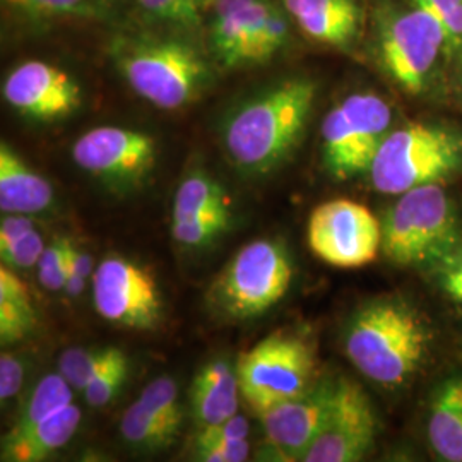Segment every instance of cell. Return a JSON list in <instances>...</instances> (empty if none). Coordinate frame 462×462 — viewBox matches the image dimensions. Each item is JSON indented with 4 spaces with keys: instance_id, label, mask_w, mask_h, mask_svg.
I'll use <instances>...</instances> for the list:
<instances>
[{
    "instance_id": "obj_1",
    "label": "cell",
    "mask_w": 462,
    "mask_h": 462,
    "mask_svg": "<svg viewBox=\"0 0 462 462\" xmlns=\"http://www.w3.org/2000/svg\"><path fill=\"white\" fill-rule=\"evenodd\" d=\"M315 95L314 81L291 78L240 105L223 127V144L231 163L250 175H265L278 168L297 148Z\"/></svg>"
},
{
    "instance_id": "obj_2",
    "label": "cell",
    "mask_w": 462,
    "mask_h": 462,
    "mask_svg": "<svg viewBox=\"0 0 462 462\" xmlns=\"http://www.w3.org/2000/svg\"><path fill=\"white\" fill-rule=\"evenodd\" d=\"M430 332L406 301L383 298L362 307L349 322L345 351L366 379L397 387L425 362Z\"/></svg>"
},
{
    "instance_id": "obj_3",
    "label": "cell",
    "mask_w": 462,
    "mask_h": 462,
    "mask_svg": "<svg viewBox=\"0 0 462 462\" xmlns=\"http://www.w3.org/2000/svg\"><path fill=\"white\" fill-rule=\"evenodd\" d=\"M116 55L118 69L134 91L163 110L189 105L209 81L204 57L179 38H127L118 43Z\"/></svg>"
},
{
    "instance_id": "obj_4",
    "label": "cell",
    "mask_w": 462,
    "mask_h": 462,
    "mask_svg": "<svg viewBox=\"0 0 462 462\" xmlns=\"http://www.w3.org/2000/svg\"><path fill=\"white\" fill-rule=\"evenodd\" d=\"M457 244V215L439 183L401 194L382 221V252L393 264L414 267L450 261Z\"/></svg>"
},
{
    "instance_id": "obj_5",
    "label": "cell",
    "mask_w": 462,
    "mask_h": 462,
    "mask_svg": "<svg viewBox=\"0 0 462 462\" xmlns=\"http://www.w3.org/2000/svg\"><path fill=\"white\" fill-rule=\"evenodd\" d=\"M461 166L462 134L420 122L387 134L368 173L375 190L401 196L439 183Z\"/></svg>"
},
{
    "instance_id": "obj_6",
    "label": "cell",
    "mask_w": 462,
    "mask_h": 462,
    "mask_svg": "<svg viewBox=\"0 0 462 462\" xmlns=\"http://www.w3.org/2000/svg\"><path fill=\"white\" fill-rule=\"evenodd\" d=\"M291 280L288 250L274 240H255L233 255L211 286L209 297L221 314L245 320L280 303Z\"/></svg>"
},
{
    "instance_id": "obj_7",
    "label": "cell",
    "mask_w": 462,
    "mask_h": 462,
    "mask_svg": "<svg viewBox=\"0 0 462 462\" xmlns=\"http://www.w3.org/2000/svg\"><path fill=\"white\" fill-rule=\"evenodd\" d=\"M209 36L221 66H255L286 47L290 16L273 0H215Z\"/></svg>"
},
{
    "instance_id": "obj_8",
    "label": "cell",
    "mask_w": 462,
    "mask_h": 462,
    "mask_svg": "<svg viewBox=\"0 0 462 462\" xmlns=\"http://www.w3.org/2000/svg\"><path fill=\"white\" fill-rule=\"evenodd\" d=\"M315 370L312 346L284 332L250 347L236 364L240 393L255 414L305 393L315 382Z\"/></svg>"
},
{
    "instance_id": "obj_9",
    "label": "cell",
    "mask_w": 462,
    "mask_h": 462,
    "mask_svg": "<svg viewBox=\"0 0 462 462\" xmlns=\"http://www.w3.org/2000/svg\"><path fill=\"white\" fill-rule=\"evenodd\" d=\"M391 120V106L374 93H356L336 105L322 122V154L330 175L347 180L370 171Z\"/></svg>"
},
{
    "instance_id": "obj_10",
    "label": "cell",
    "mask_w": 462,
    "mask_h": 462,
    "mask_svg": "<svg viewBox=\"0 0 462 462\" xmlns=\"http://www.w3.org/2000/svg\"><path fill=\"white\" fill-rule=\"evenodd\" d=\"M307 236L315 255L339 269L368 265L382 252V223L366 206L347 199L317 206Z\"/></svg>"
},
{
    "instance_id": "obj_11",
    "label": "cell",
    "mask_w": 462,
    "mask_h": 462,
    "mask_svg": "<svg viewBox=\"0 0 462 462\" xmlns=\"http://www.w3.org/2000/svg\"><path fill=\"white\" fill-rule=\"evenodd\" d=\"M444 49L446 34L440 23L414 4L411 9L389 17L380 32L382 66L411 95L423 91Z\"/></svg>"
},
{
    "instance_id": "obj_12",
    "label": "cell",
    "mask_w": 462,
    "mask_h": 462,
    "mask_svg": "<svg viewBox=\"0 0 462 462\" xmlns=\"http://www.w3.org/2000/svg\"><path fill=\"white\" fill-rule=\"evenodd\" d=\"M93 300L105 320L129 329H152L163 315V298L154 276L120 255L103 259L95 269Z\"/></svg>"
},
{
    "instance_id": "obj_13",
    "label": "cell",
    "mask_w": 462,
    "mask_h": 462,
    "mask_svg": "<svg viewBox=\"0 0 462 462\" xmlns=\"http://www.w3.org/2000/svg\"><path fill=\"white\" fill-rule=\"evenodd\" d=\"M72 158L81 170L112 189H133L154 166L156 141L141 131L103 125L74 143Z\"/></svg>"
},
{
    "instance_id": "obj_14",
    "label": "cell",
    "mask_w": 462,
    "mask_h": 462,
    "mask_svg": "<svg viewBox=\"0 0 462 462\" xmlns=\"http://www.w3.org/2000/svg\"><path fill=\"white\" fill-rule=\"evenodd\" d=\"M377 416L370 397L353 380H337L328 421L303 462H356L375 446Z\"/></svg>"
},
{
    "instance_id": "obj_15",
    "label": "cell",
    "mask_w": 462,
    "mask_h": 462,
    "mask_svg": "<svg viewBox=\"0 0 462 462\" xmlns=\"http://www.w3.org/2000/svg\"><path fill=\"white\" fill-rule=\"evenodd\" d=\"M337 380L314 382L305 393L257 413L265 437L282 461H303L324 429Z\"/></svg>"
},
{
    "instance_id": "obj_16",
    "label": "cell",
    "mask_w": 462,
    "mask_h": 462,
    "mask_svg": "<svg viewBox=\"0 0 462 462\" xmlns=\"http://www.w3.org/2000/svg\"><path fill=\"white\" fill-rule=\"evenodd\" d=\"M2 93L21 116L51 122L70 116L81 106V86L64 69L42 60L19 64L5 78Z\"/></svg>"
},
{
    "instance_id": "obj_17",
    "label": "cell",
    "mask_w": 462,
    "mask_h": 462,
    "mask_svg": "<svg viewBox=\"0 0 462 462\" xmlns=\"http://www.w3.org/2000/svg\"><path fill=\"white\" fill-rule=\"evenodd\" d=\"M298 28L322 45L346 47L360 32L358 0H282Z\"/></svg>"
},
{
    "instance_id": "obj_18",
    "label": "cell",
    "mask_w": 462,
    "mask_h": 462,
    "mask_svg": "<svg viewBox=\"0 0 462 462\" xmlns=\"http://www.w3.org/2000/svg\"><path fill=\"white\" fill-rule=\"evenodd\" d=\"M238 374L230 362L213 360L204 365L190 385V413L198 430L238 414Z\"/></svg>"
},
{
    "instance_id": "obj_19",
    "label": "cell",
    "mask_w": 462,
    "mask_h": 462,
    "mask_svg": "<svg viewBox=\"0 0 462 462\" xmlns=\"http://www.w3.org/2000/svg\"><path fill=\"white\" fill-rule=\"evenodd\" d=\"M55 194L7 143L0 144V209L4 215H40L53 206Z\"/></svg>"
},
{
    "instance_id": "obj_20",
    "label": "cell",
    "mask_w": 462,
    "mask_h": 462,
    "mask_svg": "<svg viewBox=\"0 0 462 462\" xmlns=\"http://www.w3.org/2000/svg\"><path fill=\"white\" fill-rule=\"evenodd\" d=\"M81 410L72 402L33 429L19 435H5L2 439V461H45L69 444L81 425Z\"/></svg>"
},
{
    "instance_id": "obj_21",
    "label": "cell",
    "mask_w": 462,
    "mask_h": 462,
    "mask_svg": "<svg viewBox=\"0 0 462 462\" xmlns=\"http://www.w3.org/2000/svg\"><path fill=\"white\" fill-rule=\"evenodd\" d=\"M429 442L447 462H462V375L447 379L430 404Z\"/></svg>"
},
{
    "instance_id": "obj_22",
    "label": "cell",
    "mask_w": 462,
    "mask_h": 462,
    "mask_svg": "<svg viewBox=\"0 0 462 462\" xmlns=\"http://www.w3.org/2000/svg\"><path fill=\"white\" fill-rule=\"evenodd\" d=\"M38 314L24 281L9 265H0V341L13 345L33 334Z\"/></svg>"
},
{
    "instance_id": "obj_23",
    "label": "cell",
    "mask_w": 462,
    "mask_h": 462,
    "mask_svg": "<svg viewBox=\"0 0 462 462\" xmlns=\"http://www.w3.org/2000/svg\"><path fill=\"white\" fill-rule=\"evenodd\" d=\"M69 404H72L70 383L60 374L45 375L21 402L16 420L7 435H19L33 429Z\"/></svg>"
},
{
    "instance_id": "obj_24",
    "label": "cell",
    "mask_w": 462,
    "mask_h": 462,
    "mask_svg": "<svg viewBox=\"0 0 462 462\" xmlns=\"http://www.w3.org/2000/svg\"><path fill=\"white\" fill-rule=\"evenodd\" d=\"M180 429L166 423L158 414L137 399L131 404L120 421V433L124 440L141 452H162L173 446Z\"/></svg>"
},
{
    "instance_id": "obj_25",
    "label": "cell",
    "mask_w": 462,
    "mask_h": 462,
    "mask_svg": "<svg viewBox=\"0 0 462 462\" xmlns=\"http://www.w3.org/2000/svg\"><path fill=\"white\" fill-rule=\"evenodd\" d=\"M230 209L228 194L204 171H194L183 179L173 202V221Z\"/></svg>"
},
{
    "instance_id": "obj_26",
    "label": "cell",
    "mask_w": 462,
    "mask_h": 462,
    "mask_svg": "<svg viewBox=\"0 0 462 462\" xmlns=\"http://www.w3.org/2000/svg\"><path fill=\"white\" fill-rule=\"evenodd\" d=\"M122 358H125V353L118 347L67 349L59 360V374L70 383L72 389L83 393L93 380Z\"/></svg>"
},
{
    "instance_id": "obj_27",
    "label": "cell",
    "mask_w": 462,
    "mask_h": 462,
    "mask_svg": "<svg viewBox=\"0 0 462 462\" xmlns=\"http://www.w3.org/2000/svg\"><path fill=\"white\" fill-rule=\"evenodd\" d=\"M9 7L33 19H103L110 0H4Z\"/></svg>"
},
{
    "instance_id": "obj_28",
    "label": "cell",
    "mask_w": 462,
    "mask_h": 462,
    "mask_svg": "<svg viewBox=\"0 0 462 462\" xmlns=\"http://www.w3.org/2000/svg\"><path fill=\"white\" fill-rule=\"evenodd\" d=\"M231 211H217L209 215L194 216L187 219H175L171 233L173 238L185 247H202L211 244L221 233L230 228Z\"/></svg>"
},
{
    "instance_id": "obj_29",
    "label": "cell",
    "mask_w": 462,
    "mask_h": 462,
    "mask_svg": "<svg viewBox=\"0 0 462 462\" xmlns=\"http://www.w3.org/2000/svg\"><path fill=\"white\" fill-rule=\"evenodd\" d=\"M137 4L156 21L194 26L202 14L211 11L215 0H137Z\"/></svg>"
},
{
    "instance_id": "obj_30",
    "label": "cell",
    "mask_w": 462,
    "mask_h": 462,
    "mask_svg": "<svg viewBox=\"0 0 462 462\" xmlns=\"http://www.w3.org/2000/svg\"><path fill=\"white\" fill-rule=\"evenodd\" d=\"M139 401L149 411L158 414L166 423L180 429L182 427V406L179 401L177 382L170 377H158L149 382L143 389Z\"/></svg>"
},
{
    "instance_id": "obj_31",
    "label": "cell",
    "mask_w": 462,
    "mask_h": 462,
    "mask_svg": "<svg viewBox=\"0 0 462 462\" xmlns=\"http://www.w3.org/2000/svg\"><path fill=\"white\" fill-rule=\"evenodd\" d=\"M74 244L69 238H55L45 247L38 261V280L43 288L50 291H59L66 288L70 274V252Z\"/></svg>"
},
{
    "instance_id": "obj_32",
    "label": "cell",
    "mask_w": 462,
    "mask_h": 462,
    "mask_svg": "<svg viewBox=\"0 0 462 462\" xmlns=\"http://www.w3.org/2000/svg\"><path fill=\"white\" fill-rule=\"evenodd\" d=\"M435 17L446 34V49H462V0H411Z\"/></svg>"
},
{
    "instance_id": "obj_33",
    "label": "cell",
    "mask_w": 462,
    "mask_h": 462,
    "mask_svg": "<svg viewBox=\"0 0 462 462\" xmlns=\"http://www.w3.org/2000/svg\"><path fill=\"white\" fill-rule=\"evenodd\" d=\"M129 375V358H122L120 362L106 368L101 375L93 380L83 391L84 399L93 408H103L112 402V399L120 393Z\"/></svg>"
},
{
    "instance_id": "obj_34",
    "label": "cell",
    "mask_w": 462,
    "mask_h": 462,
    "mask_svg": "<svg viewBox=\"0 0 462 462\" xmlns=\"http://www.w3.org/2000/svg\"><path fill=\"white\" fill-rule=\"evenodd\" d=\"M45 250L43 238L38 231L33 230L21 236L14 244L9 247L0 248V257L2 264L16 269H30L38 265V261Z\"/></svg>"
},
{
    "instance_id": "obj_35",
    "label": "cell",
    "mask_w": 462,
    "mask_h": 462,
    "mask_svg": "<svg viewBox=\"0 0 462 462\" xmlns=\"http://www.w3.org/2000/svg\"><path fill=\"white\" fill-rule=\"evenodd\" d=\"M248 431H250V425H248L247 418H244L242 414H235L223 423L199 429L194 437V446L196 448H200V447L215 446V444H223V442L247 440Z\"/></svg>"
},
{
    "instance_id": "obj_36",
    "label": "cell",
    "mask_w": 462,
    "mask_h": 462,
    "mask_svg": "<svg viewBox=\"0 0 462 462\" xmlns=\"http://www.w3.org/2000/svg\"><path fill=\"white\" fill-rule=\"evenodd\" d=\"M24 362L13 355L2 353L0 356V399L7 401L16 396L24 382Z\"/></svg>"
},
{
    "instance_id": "obj_37",
    "label": "cell",
    "mask_w": 462,
    "mask_h": 462,
    "mask_svg": "<svg viewBox=\"0 0 462 462\" xmlns=\"http://www.w3.org/2000/svg\"><path fill=\"white\" fill-rule=\"evenodd\" d=\"M250 446L248 440L223 442L215 446L196 448L199 461L204 462H242L247 461Z\"/></svg>"
},
{
    "instance_id": "obj_38",
    "label": "cell",
    "mask_w": 462,
    "mask_h": 462,
    "mask_svg": "<svg viewBox=\"0 0 462 462\" xmlns=\"http://www.w3.org/2000/svg\"><path fill=\"white\" fill-rule=\"evenodd\" d=\"M34 230V219L30 215H7L0 223V248L9 247L21 236Z\"/></svg>"
},
{
    "instance_id": "obj_39",
    "label": "cell",
    "mask_w": 462,
    "mask_h": 462,
    "mask_svg": "<svg viewBox=\"0 0 462 462\" xmlns=\"http://www.w3.org/2000/svg\"><path fill=\"white\" fill-rule=\"evenodd\" d=\"M442 284L448 297L462 303V259H452L442 273Z\"/></svg>"
},
{
    "instance_id": "obj_40",
    "label": "cell",
    "mask_w": 462,
    "mask_h": 462,
    "mask_svg": "<svg viewBox=\"0 0 462 462\" xmlns=\"http://www.w3.org/2000/svg\"><path fill=\"white\" fill-rule=\"evenodd\" d=\"M91 273H93V257L74 245L70 252V274H78L88 280Z\"/></svg>"
},
{
    "instance_id": "obj_41",
    "label": "cell",
    "mask_w": 462,
    "mask_h": 462,
    "mask_svg": "<svg viewBox=\"0 0 462 462\" xmlns=\"http://www.w3.org/2000/svg\"><path fill=\"white\" fill-rule=\"evenodd\" d=\"M84 286H86V278L78 274H69L64 291L69 297H79L84 291Z\"/></svg>"
}]
</instances>
